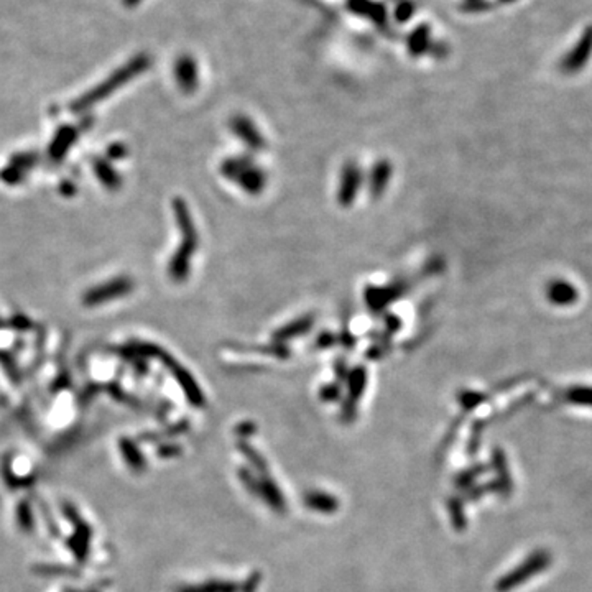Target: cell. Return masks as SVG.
Wrapping results in <instances>:
<instances>
[{"instance_id": "obj_1", "label": "cell", "mask_w": 592, "mask_h": 592, "mask_svg": "<svg viewBox=\"0 0 592 592\" xmlns=\"http://www.w3.org/2000/svg\"><path fill=\"white\" fill-rule=\"evenodd\" d=\"M173 211H174V217H176L179 232H181V244H179L176 254L173 255L172 260H170L168 275L173 281L181 283V281H185L188 275H190L191 258L196 252L197 245H199V236H197L190 208H188L185 201L176 197V199L173 201Z\"/></svg>"}, {"instance_id": "obj_2", "label": "cell", "mask_w": 592, "mask_h": 592, "mask_svg": "<svg viewBox=\"0 0 592 592\" xmlns=\"http://www.w3.org/2000/svg\"><path fill=\"white\" fill-rule=\"evenodd\" d=\"M222 174L231 181L239 185L242 190L250 192V195H258L265 188L267 176L252 160H247L244 156L239 158H229L222 163Z\"/></svg>"}, {"instance_id": "obj_3", "label": "cell", "mask_w": 592, "mask_h": 592, "mask_svg": "<svg viewBox=\"0 0 592 592\" xmlns=\"http://www.w3.org/2000/svg\"><path fill=\"white\" fill-rule=\"evenodd\" d=\"M132 290H133V281L130 280V278L127 277L112 278V280L109 281H104V283L94 286V288H89L83 296V303L84 306L88 308H96V306H101V304L112 302V299L124 298V296L132 293Z\"/></svg>"}, {"instance_id": "obj_4", "label": "cell", "mask_w": 592, "mask_h": 592, "mask_svg": "<svg viewBox=\"0 0 592 592\" xmlns=\"http://www.w3.org/2000/svg\"><path fill=\"white\" fill-rule=\"evenodd\" d=\"M140 68H142V65H132V68L124 69L122 73H119L117 76H114V78H110L109 81H107L106 84H102V86H99L97 89H94L92 92H89V94H86V96H83L81 99H78V101H76L74 104H73V110L74 112L86 110L88 107L94 106L97 101H101V99H104L106 96H109V94L112 91H114L115 88H119L120 84H124L125 81H127L130 78V76H133V74L137 73V71H140Z\"/></svg>"}, {"instance_id": "obj_5", "label": "cell", "mask_w": 592, "mask_h": 592, "mask_svg": "<svg viewBox=\"0 0 592 592\" xmlns=\"http://www.w3.org/2000/svg\"><path fill=\"white\" fill-rule=\"evenodd\" d=\"M361 183H362L361 168L354 163L345 165V168L343 170V174H340V186L338 192L339 203L344 206L351 204L352 201L356 199V195L359 188H361Z\"/></svg>"}, {"instance_id": "obj_6", "label": "cell", "mask_w": 592, "mask_h": 592, "mask_svg": "<svg viewBox=\"0 0 592 592\" xmlns=\"http://www.w3.org/2000/svg\"><path fill=\"white\" fill-rule=\"evenodd\" d=\"M232 132L245 143L247 147L252 148V150H262L265 147V138L260 135L257 127L250 122L249 119L244 115H236L231 122Z\"/></svg>"}, {"instance_id": "obj_7", "label": "cell", "mask_w": 592, "mask_h": 592, "mask_svg": "<svg viewBox=\"0 0 592 592\" xmlns=\"http://www.w3.org/2000/svg\"><path fill=\"white\" fill-rule=\"evenodd\" d=\"M76 138H78V130L74 127H69V125L61 127L53 138L51 145H49V158L53 161H61L63 156L68 154L71 145L76 142Z\"/></svg>"}, {"instance_id": "obj_8", "label": "cell", "mask_w": 592, "mask_h": 592, "mask_svg": "<svg viewBox=\"0 0 592 592\" xmlns=\"http://www.w3.org/2000/svg\"><path fill=\"white\" fill-rule=\"evenodd\" d=\"M92 167H94V173H96L99 181L102 183V186L110 191L119 190L120 183H122V178H120V174L115 172L114 167H112L109 161L101 158V156H97V158H94L92 161Z\"/></svg>"}, {"instance_id": "obj_9", "label": "cell", "mask_w": 592, "mask_h": 592, "mask_svg": "<svg viewBox=\"0 0 592 592\" xmlns=\"http://www.w3.org/2000/svg\"><path fill=\"white\" fill-rule=\"evenodd\" d=\"M392 176V168L387 161H379L372 170L370 174V191L374 196H380L387 188V183Z\"/></svg>"}, {"instance_id": "obj_10", "label": "cell", "mask_w": 592, "mask_h": 592, "mask_svg": "<svg viewBox=\"0 0 592 592\" xmlns=\"http://www.w3.org/2000/svg\"><path fill=\"white\" fill-rule=\"evenodd\" d=\"M24 178H25V172H24V170L13 167V165H10V163H8L7 167L3 168L2 172H0V179H2L3 183H7V185H10V186L19 185V183Z\"/></svg>"}, {"instance_id": "obj_11", "label": "cell", "mask_w": 592, "mask_h": 592, "mask_svg": "<svg viewBox=\"0 0 592 592\" xmlns=\"http://www.w3.org/2000/svg\"><path fill=\"white\" fill-rule=\"evenodd\" d=\"M38 161V156L35 155V154H17V155H13L12 156V160H10V165H13V167H17V168H20V170H24V172H28V170L33 167L35 163H37Z\"/></svg>"}, {"instance_id": "obj_12", "label": "cell", "mask_w": 592, "mask_h": 592, "mask_svg": "<svg viewBox=\"0 0 592 592\" xmlns=\"http://www.w3.org/2000/svg\"><path fill=\"white\" fill-rule=\"evenodd\" d=\"M129 150L124 143H112V145L107 148V156H109L110 160H124Z\"/></svg>"}, {"instance_id": "obj_13", "label": "cell", "mask_w": 592, "mask_h": 592, "mask_svg": "<svg viewBox=\"0 0 592 592\" xmlns=\"http://www.w3.org/2000/svg\"><path fill=\"white\" fill-rule=\"evenodd\" d=\"M20 525H22V528H24V530H30L31 528V515H30V510H28V507H20Z\"/></svg>"}, {"instance_id": "obj_14", "label": "cell", "mask_w": 592, "mask_h": 592, "mask_svg": "<svg viewBox=\"0 0 592 592\" xmlns=\"http://www.w3.org/2000/svg\"><path fill=\"white\" fill-rule=\"evenodd\" d=\"M61 192H63V195H66V196H73L74 192H76V188H74L73 183L63 181L61 183Z\"/></svg>"}, {"instance_id": "obj_15", "label": "cell", "mask_w": 592, "mask_h": 592, "mask_svg": "<svg viewBox=\"0 0 592 592\" xmlns=\"http://www.w3.org/2000/svg\"><path fill=\"white\" fill-rule=\"evenodd\" d=\"M2 324H3V322H2V320H0V327H2Z\"/></svg>"}]
</instances>
